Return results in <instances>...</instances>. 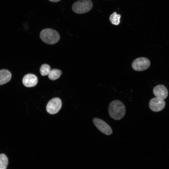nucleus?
Here are the masks:
<instances>
[{
  "label": "nucleus",
  "instance_id": "nucleus-7",
  "mask_svg": "<svg viewBox=\"0 0 169 169\" xmlns=\"http://www.w3.org/2000/svg\"><path fill=\"white\" fill-rule=\"evenodd\" d=\"M165 102L164 100L158 98H154L150 101V109L154 112H158L162 110L165 107Z\"/></svg>",
  "mask_w": 169,
  "mask_h": 169
},
{
  "label": "nucleus",
  "instance_id": "nucleus-2",
  "mask_svg": "<svg viewBox=\"0 0 169 169\" xmlns=\"http://www.w3.org/2000/svg\"><path fill=\"white\" fill-rule=\"evenodd\" d=\"M40 37L44 42L48 44H53L59 40V34L55 30L50 28L43 29L40 32Z\"/></svg>",
  "mask_w": 169,
  "mask_h": 169
},
{
  "label": "nucleus",
  "instance_id": "nucleus-10",
  "mask_svg": "<svg viewBox=\"0 0 169 169\" xmlns=\"http://www.w3.org/2000/svg\"><path fill=\"white\" fill-rule=\"evenodd\" d=\"M11 77V74L9 70L6 69L0 70V85L8 82Z\"/></svg>",
  "mask_w": 169,
  "mask_h": 169
},
{
  "label": "nucleus",
  "instance_id": "nucleus-1",
  "mask_svg": "<svg viewBox=\"0 0 169 169\" xmlns=\"http://www.w3.org/2000/svg\"><path fill=\"white\" fill-rule=\"evenodd\" d=\"M110 116L113 119L119 120L122 118L125 113V107L121 101L115 100L111 101L108 107Z\"/></svg>",
  "mask_w": 169,
  "mask_h": 169
},
{
  "label": "nucleus",
  "instance_id": "nucleus-9",
  "mask_svg": "<svg viewBox=\"0 0 169 169\" xmlns=\"http://www.w3.org/2000/svg\"><path fill=\"white\" fill-rule=\"evenodd\" d=\"M153 93L156 97L163 100L166 99L168 95L167 88L163 85L156 86L153 89Z\"/></svg>",
  "mask_w": 169,
  "mask_h": 169
},
{
  "label": "nucleus",
  "instance_id": "nucleus-11",
  "mask_svg": "<svg viewBox=\"0 0 169 169\" xmlns=\"http://www.w3.org/2000/svg\"><path fill=\"white\" fill-rule=\"evenodd\" d=\"M62 74L61 70L58 69H53L51 70L48 74V77L51 80H55L59 78Z\"/></svg>",
  "mask_w": 169,
  "mask_h": 169
},
{
  "label": "nucleus",
  "instance_id": "nucleus-14",
  "mask_svg": "<svg viewBox=\"0 0 169 169\" xmlns=\"http://www.w3.org/2000/svg\"><path fill=\"white\" fill-rule=\"evenodd\" d=\"M50 66L46 64H42L40 69V72L42 76L48 75L51 71Z\"/></svg>",
  "mask_w": 169,
  "mask_h": 169
},
{
  "label": "nucleus",
  "instance_id": "nucleus-4",
  "mask_svg": "<svg viewBox=\"0 0 169 169\" xmlns=\"http://www.w3.org/2000/svg\"><path fill=\"white\" fill-rule=\"evenodd\" d=\"M151 63L149 59L145 57H140L136 59L132 64V67L136 71H142L147 69Z\"/></svg>",
  "mask_w": 169,
  "mask_h": 169
},
{
  "label": "nucleus",
  "instance_id": "nucleus-13",
  "mask_svg": "<svg viewBox=\"0 0 169 169\" xmlns=\"http://www.w3.org/2000/svg\"><path fill=\"white\" fill-rule=\"evenodd\" d=\"M8 164L7 156L3 154H0V169H6Z\"/></svg>",
  "mask_w": 169,
  "mask_h": 169
},
{
  "label": "nucleus",
  "instance_id": "nucleus-5",
  "mask_svg": "<svg viewBox=\"0 0 169 169\" xmlns=\"http://www.w3.org/2000/svg\"><path fill=\"white\" fill-rule=\"evenodd\" d=\"M62 106L61 100L58 98H55L50 100L46 106L47 112L50 114H54L58 113Z\"/></svg>",
  "mask_w": 169,
  "mask_h": 169
},
{
  "label": "nucleus",
  "instance_id": "nucleus-6",
  "mask_svg": "<svg viewBox=\"0 0 169 169\" xmlns=\"http://www.w3.org/2000/svg\"><path fill=\"white\" fill-rule=\"evenodd\" d=\"M93 122L96 128L103 134L107 135H110L112 134L111 128L103 120L95 118L93 119Z\"/></svg>",
  "mask_w": 169,
  "mask_h": 169
},
{
  "label": "nucleus",
  "instance_id": "nucleus-12",
  "mask_svg": "<svg viewBox=\"0 0 169 169\" xmlns=\"http://www.w3.org/2000/svg\"><path fill=\"white\" fill-rule=\"evenodd\" d=\"M120 14H117L116 12H114L110 16L109 19L112 24L117 25L120 23Z\"/></svg>",
  "mask_w": 169,
  "mask_h": 169
},
{
  "label": "nucleus",
  "instance_id": "nucleus-3",
  "mask_svg": "<svg viewBox=\"0 0 169 169\" xmlns=\"http://www.w3.org/2000/svg\"><path fill=\"white\" fill-rule=\"evenodd\" d=\"M93 6V2L91 0H79L73 3L72 8L75 13L81 14L90 11Z\"/></svg>",
  "mask_w": 169,
  "mask_h": 169
},
{
  "label": "nucleus",
  "instance_id": "nucleus-8",
  "mask_svg": "<svg viewBox=\"0 0 169 169\" xmlns=\"http://www.w3.org/2000/svg\"><path fill=\"white\" fill-rule=\"evenodd\" d=\"M22 82L23 85L28 87L35 86L37 84L38 79L37 77L33 74H28L23 77Z\"/></svg>",
  "mask_w": 169,
  "mask_h": 169
},
{
  "label": "nucleus",
  "instance_id": "nucleus-15",
  "mask_svg": "<svg viewBox=\"0 0 169 169\" xmlns=\"http://www.w3.org/2000/svg\"><path fill=\"white\" fill-rule=\"evenodd\" d=\"M49 0L51 2L55 3V2H58L60 1L61 0Z\"/></svg>",
  "mask_w": 169,
  "mask_h": 169
}]
</instances>
